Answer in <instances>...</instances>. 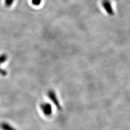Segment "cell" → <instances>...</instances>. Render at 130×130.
<instances>
[{"label": "cell", "mask_w": 130, "mask_h": 130, "mask_svg": "<svg viewBox=\"0 0 130 130\" xmlns=\"http://www.w3.org/2000/svg\"><path fill=\"white\" fill-rule=\"evenodd\" d=\"M47 95L49 98H50L52 102L53 103V104L55 105L57 108H58L59 110H61L62 107L61 106L59 101L58 100V97H57L55 92L53 90H49L47 93Z\"/></svg>", "instance_id": "obj_1"}, {"label": "cell", "mask_w": 130, "mask_h": 130, "mask_svg": "<svg viewBox=\"0 0 130 130\" xmlns=\"http://www.w3.org/2000/svg\"><path fill=\"white\" fill-rule=\"evenodd\" d=\"M102 6L108 15L110 16L115 15V11H114L111 2L109 0H103L102 1Z\"/></svg>", "instance_id": "obj_2"}, {"label": "cell", "mask_w": 130, "mask_h": 130, "mask_svg": "<svg viewBox=\"0 0 130 130\" xmlns=\"http://www.w3.org/2000/svg\"><path fill=\"white\" fill-rule=\"evenodd\" d=\"M40 108L43 113L46 116H50L52 115L53 110L52 106L50 104L47 103H42L40 105Z\"/></svg>", "instance_id": "obj_3"}, {"label": "cell", "mask_w": 130, "mask_h": 130, "mask_svg": "<svg viewBox=\"0 0 130 130\" xmlns=\"http://www.w3.org/2000/svg\"><path fill=\"white\" fill-rule=\"evenodd\" d=\"M7 60V56L6 54H3L0 55V64L5 62ZM7 74V72L3 70L2 68L0 67V75L2 76H6Z\"/></svg>", "instance_id": "obj_4"}, {"label": "cell", "mask_w": 130, "mask_h": 130, "mask_svg": "<svg viewBox=\"0 0 130 130\" xmlns=\"http://www.w3.org/2000/svg\"><path fill=\"white\" fill-rule=\"evenodd\" d=\"M0 127L3 130H17L7 123H2L0 124Z\"/></svg>", "instance_id": "obj_5"}, {"label": "cell", "mask_w": 130, "mask_h": 130, "mask_svg": "<svg viewBox=\"0 0 130 130\" xmlns=\"http://www.w3.org/2000/svg\"><path fill=\"white\" fill-rule=\"evenodd\" d=\"M14 2V0H5V4L7 7H10Z\"/></svg>", "instance_id": "obj_6"}, {"label": "cell", "mask_w": 130, "mask_h": 130, "mask_svg": "<svg viewBox=\"0 0 130 130\" xmlns=\"http://www.w3.org/2000/svg\"><path fill=\"white\" fill-rule=\"evenodd\" d=\"M42 0H31V2L32 3V5L38 6L40 5L41 2Z\"/></svg>", "instance_id": "obj_7"}]
</instances>
